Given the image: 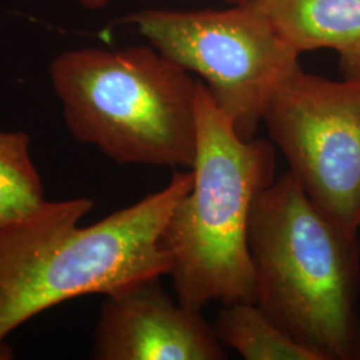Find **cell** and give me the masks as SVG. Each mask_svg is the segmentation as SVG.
Segmentation results:
<instances>
[{"instance_id":"cell-7","label":"cell","mask_w":360,"mask_h":360,"mask_svg":"<svg viewBox=\"0 0 360 360\" xmlns=\"http://www.w3.org/2000/svg\"><path fill=\"white\" fill-rule=\"evenodd\" d=\"M96 360H224L212 326L155 279L104 296L94 333Z\"/></svg>"},{"instance_id":"cell-4","label":"cell","mask_w":360,"mask_h":360,"mask_svg":"<svg viewBox=\"0 0 360 360\" xmlns=\"http://www.w3.org/2000/svg\"><path fill=\"white\" fill-rule=\"evenodd\" d=\"M50 80L77 142L117 165L193 169L198 79L151 44L62 52Z\"/></svg>"},{"instance_id":"cell-2","label":"cell","mask_w":360,"mask_h":360,"mask_svg":"<svg viewBox=\"0 0 360 360\" xmlns=\"http://www.w3.org/2000/svg\"><path fill=\"white\" fill-rule=\"evenodd\" d=\"M254 302L321 360H354L360 240L316 206L290 171L252 202Z\"/></svg>"},{"instance_id":"cell-12","label":"cell","mask_w":360,"mask_h":360,"mask_svg":"<svg viewBox=\"0 0 360 360\" xmlns=\"http://www.w3.org/2000/svg\"><path fill=\"white\" fill-rule=\"evenodd\" d=\"M354 360H360V334L355 345V351H354Z\"/></svg>"},{"instance_id":"cell-1","label":"cell","mask_w":360,"mask_h":360,"mask_svg":"<svg viewBox=\"0 0 360 360\" xmlns=\"http://www.w3.org/2000/svg\"><path fill=\"white\" fill-rule=\"evenodd\" d=\"M193 169L176 171L160 191L82 227L87 198L41 206L0 229V355L4 340L40 312L77 296L111 295L171 271L162 245L168 219L190 193Z\"/></svg>"},{"instance_id":"cell-8","label":"cell","mask_w":360,"mask_h":360,"mask_svg":"<svg viewBox=\"0 0 360 360\" xmlns=\"http://www.w3.org/2000/svg\"><path fill=\"white\" fill-rule=\"evenodd\" d=\"M297 53L330 49L342 79L360 80V0H252Z\"/></svg>"},{"instance_id":"cell-10","label":"cell","mask_w":360,"mask_h":360,"mask_svg":"<svg viewBox=\"0 0 360 360\" xmlns=\"http://www.w3.org/2000/svg\"><path fill=\"white\" fill-rule=\"evenodd\" d=\"M46 202L43 181L25 131L0 129V229L25 218Z\"/></svg>"},{"instance_id":"cell-5","label":"cell","mask_w":360,"mask_h":360,"mask_svg":"<svg viewBox=\"0 0 360 360\" xmlns=\"http://www.w3.org/2000/svg\"><path fill=\"white\" fill-rule=\"evenodd\" d=\"M129 25L154 49L203 79L243 141L257 138L272 91L299 68V56L252 0L224 10L147 8Z\"/></svg>"},{"instance_id":"cell-3","label":"cell","mask_w":360,"mask_h":360,"mask_svg":"<svg viewBox=\"0 0 360 360\" xmlns=\"http://www.w3.org/2000/svg\"><path fill=\"white\" fill-rule=\"evenodd\" d=\"M198 144L193 184L174 208L162 235L174 290L183 306L254 302L248 220L257 193L275 176L274 143L243 141L211 98L196 90Z\"/></svg>"},{"instance_id":"cell-11","label":"cell","mask_w":360,"mask_h":360,"mask_svg":"<svg viewBox=\"0 0 360 360\" xmlns=\"http://www.w3.org/2000/svg\"><path fill=\"white\" fill-rule=\"evenodd\" d=\"M77 4L87 10V11H98V10H102L104 8L110 0H77ZM230 4H238V3H243L245 0H224Z\"/></svg>"},{"instance_id":"cell-9","label":"cell","mask_w":360,"mask_h":360,"mask_svg":"<svg viewBox=\"0 0 360 360\" xmlns=\"http://www.w3.org/2000/svg\"><path fill=\"white\" fill-rule=\"evenodd\" d=\"M211 326L221 345L245 360H321L285 334L255 302L221 304Z\"/></svg>"},{"instance_id":"cell-6","label":"cell","mask_w":360,"mask_h":360,"mask_svg":"<svg viewBox=\"0 0 360 360\" xmlns=\"http://www.w3.org/2000/svg\"><path fill=\"white\" fill-rule=\"evenodd\" d=\"M262 124L309 199L359 235L360 80L299 67L272 91Z\"/></svg>"}]
</instances>
